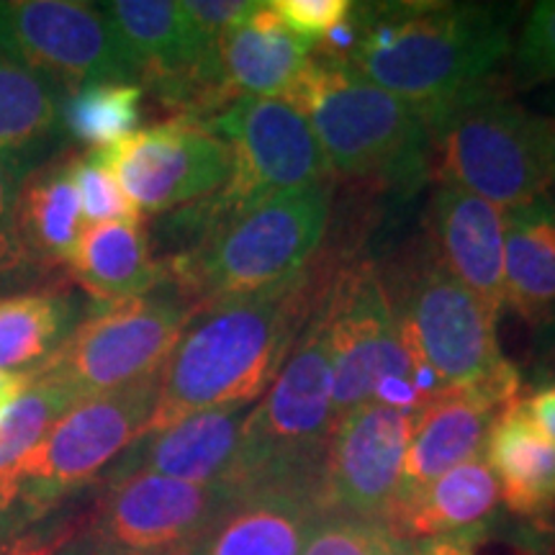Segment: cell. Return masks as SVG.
I'll return each mask as SVG.
<instances>
[{"mask_svg":"<svg viewBox=\"0 0 555 555\" xmlns=\"http://www.w3.org/2000/svg\"><path fill=\"white\" fill-rule=\"evenodd\" d=\"M525 399V397H522ZM522 399L491 422L486 457L506 512L530 522L555 519V446L525 412Z\"/></svg>","mask_w":555,"mask_h":555,"instance_id":"cell-22","label":"cell"},{"mask_svg":"<svg viewBox=\"0 0 555 555\" xmlns=\"http://www.w3.org/2000/svg\"><path fill=\"white\" fill-rule=\"evenodd\" d=\"M414 543L393 535L380 519L322 512L311 525L301 555H412Z\"/></svg>","mask_w":555,"mask_h":555,"instance_id":"cell-30","label":"cell"},{"mask_svg":"<svg viewBox=\"0 0 555 555\" xmlns=\"http://www.w3.org/2000/svg\"><path fill=\"white\" fill-rule=\"evenodd\" d=\"M208 127L232 155L227 185L211 196L219 214L309 189L330 176L314 129L288 101L245 95L208 119Z\"/></svg>","mask_w":555,"mask_h":555,"instance_id":"cell-10","label":"cell"},{"mask_svg":"<svg viewBox=\"0 0 555 555\" xmlns=\"http://www.w3.org/2000/svg\"><path fill=\"white\" fill-rule=\"evenodd\" d=\"M249 409L253 406L208 409L159 433L142 435L116 461L108 478L150 470L185 483L224 486L237 466L240 437Z\"/></svg>","mask_w":555,"mask_h":555,"instance_id":"cell-18","label":"cell"},{"mask_svg":"<svg viewBox=\"0 0 555 555\" xmlns=\"http://www.w3.org/2000/svg\"><path fill=\"white\" fill-rule=\"evenodd\" d=\"M29 378H31L29 371L26 373L0 371V412H3L5 406H11L13 401L24 393V388L29 386Z\"/></svg>","mask_w":555,"mask_h":555,"instance_id":"cell-39","label":"cell"},{"mask_svg":"<svg viewBox=\"0 0 555 555\" xmlns=\"http://www.w3.org/2000/svg\"><path fill=\"white\" fill-rule=\"evenodd\" d=\"M319 309L327 324L332 406L337 420L367 404L378 380L409 378L397 311L376 262L352 260L339 266Z\"/></svg>","mask_w":555,"mask_h":555,"instance_id":"cell-12","label":"cell"},{"mask_svg":"<svg viewBox=\"0 0 555 555\" xmlns=\"http://www.w3.org/2000/svg\"><path fill=\"white\" fill-rule=\"evenodd\" d=\"M0 54L67 90L131 82L134 67L99 3L0 0Z\"/></svg>","mask_w":555,"mask_h":555,"instance_id":"cell-11","label":"cell"},{"mask_svg":"<svg viewBox=\"0 0 555 555\" xmlns=\"http://www.w3.org/2000/svg\"><path fill=\"white\" fill-rule=\"evenodd\" d=\"M34 266L26 258V253L21 249L16 234L0 229V288L9 286L13 281H24V275L29 273Z\"/></svg>","mask_w":555,"mask_h":555,"instance_id":"cell-37","label":"cell"},{"mask_svg":"<svg viewBox=\"0 0 555 555\" xmlns=\"http://www.w3.org/2000/svg\"><path fill=\"white\" fill-rule=\"evenodd\" d=\"M69 298L60 291L0 296V371L44 363L65 339Z\"/></svg>","mask_w":555,"mask_h":555,"instance_id":"cell-28","label":"cell"},{"mask_svg":"<svg viewBox=\"0 0 555 555\" xmlns=\"http://www.w3.org/2000/svg\"><path fill=\"white\" fill-rule=\"evenodd\" d=\"M86 232L69 157H60L26 176L21 185L13 234L34 268L67 266Z\"/></svg>","mask_w":555,"mask_h":555,"instance_id":"cell-24","label":"cell"},{"mask_svg":"<svg viewBox=\"0 0 555 555\" xmlns=\"http://www.w3.org/2000/svg\"><path fill=\"white\" fill-rule=\"evenodd\" d=\"M54 551V547H31V551H18L13 555H50Z\"/></svg>","mask_w":555,"mask_h":555,"instance_id":"cell-41","label":"cell"},{"mask_svg":"<svg viewBox=\"0 0 555 555\" xmlns=\"http://www.w3.org/2000/svg\"><path fill=\"white\" fill-rule=\"evenodd\" d=\"M532 367H535V380H532V384H535V388L538 386H545V384H555V356L547 358L545 363L532 365Z\"/></svg>","mask_w":555,"mask_h":555,"instance_id":"cell-40","label":"cell"},{"mask_svg":"<svg viewBox=\"0 0 555 555\" xmlns=\"http://www.w3.org/2000/svg\"><path fill=\"white\" fill-rule=\"evenodd\" d=\"M499 515V486L481 455L435 478L425 489L399 496L384 519L406 543L468 538L483 543Z\"/></svg>","mask_w":555,"mask_h":555,"instance_id":"cell-19","label":"cell"},{"mask_svg":"<svg viewBox=\"0 0 555 555\" xmlns=\"http://www.w3.org/2000/svg\"><path fill=\"white\" fill-rule=\"evenodd\" d=\"M139 214L191 206L227 185L232 155L204 119L172 116L101 150Z\"/></svg>","mask_w":555,"mask_h":555,"instance_id":"cell-13","label":"cell"},{"mask_svg":"<svg viewBox=\"0 0 555 555\" xmlns=\"http://www.w3.org/2000/svg\"><path fill=\"white\" fill-rule=\"evenodd\" d=\"M29 172V165H21L16 159L0 155V229H5V232H13L18 193Z\"/></svg>","mask_w":555,"mask_h":555,"instance_id":"cell-35","label":"cell"},{"mask_svg":"<svg viewBox=\"0 0 555 555\" xmlns=\"http://www.w3.org/2000/svg\"><path fill=\"white\" fill-rule=\"evenodd\" d=\"M551 119H553V127H555V116H551ZM553 189H555V176H553Z\"/></svg>","mask_w":555,"mask_h":555,"instance_id":"cell-42","label":"cell"},{"mask_svg":"<svg viewBox=\"0 0 555 555\" xmlns=\"http://www.w3.org/2000/svg\"><path fill=\"white\" fill-rule=\"evenodd\" d=\"M322 512L319 483L247 486L221 506L189 555H301Z\"/></svg>","mask_w":555,"mask_h":555,"instance_id":"cell-17","label":"cell"},{"mask_svg":"<svg viewBox=\"0 0 555 555\" xmlns=\"http://www.w3.org/2000/svg\"><path fill=\"white\" fill-rule=\"evenodd\" d=\"M317 41L296 34L273 11L260 3L245 24L234 26L219 39V62L224 86L234 101L283 99L286 90L307 67Z\"/></svg>","mask_w":555,"mask_h":555,"instance_id":"cell-21","label":"cell"},{"mask_svg":"<svg viewBox=\"0 0 555 555\" xmlns=\"http://www.w3.org/2000/svg\"><path fill=\"white\" fill-rule=\"evenodd\" d=\"M335 422L327 324L317 307L266 399L249 409L237 466L224 486L232 494L268 481L322 486V463Z\"/></svg>","mask_w":555,"mask_h":555,"instance_id":"cell-7","label":"cell"},{"mask_svg":"<svg viewBox=\"0 0 555 555\" xmlns=\"http://www.w3.org/2000/svg\"><path fill=\"white\" fill-rule=\"evenodd\" d=\"M330 286L332 275L311 260L281 286L198 311L159 371L144 435L208 409L253 406L288 363Z\"/></svg>","mask_w":555,"mask_h":555,"instance_id":"cell-1","label":"cell"},{"mask_svg":"<svg viewBox=\"0 0 555 555\" xmlns=\"http://www.w3.org/2000/svg\"><path fill=\"white\" fill-rule=\"evenodd\" d=\"M429 159L440 183L502 211L527 206L553 191V119L519 106L494 82L429 124Z\"/></svg>","mask_w":555,"mask_h":555,"instance_id":"cell-6","label":"cell"},{"mask_svg":"<svg viewBox=\"0 0 555 555\" xmlns=\"http://www.w3.org/2000/svg\"><path fill=\"white\" fill-rule=\"evenodd\" d=\"M60 95L52 80L0 54V155L34 163L60 129Z\"/></svg>","mask_w":555,"mask_h":555,"instance_id":"cell-26","label":"cell"},{"mask_svg":"<svg viewBox=\"0 0 555 555\" xmlns=\"http://www.w3.org/2000/svg\"><path fill=\"white\" fill-rule=\"evenodd\" d=\"M350 16L358 39L343 62L425 111L433 124L494 86L517 11L494 3H365L352 5Z\"/></svg>","mask_w":555,"mask_h":555,"instance_id":"cell-2","label":"cell"},{"mask_svg":"<svg viewBox=\"0 0 555 555\" xmlns=\"http://www.w3.org/2000/svg\"><path fill=\"white\" fill-rule=\"evenodd\" d=\"M144 88L139 82H95L67 93L60 124L69 137L90 150H106L134 134L142 116Z\"/></svg>","mask_w":555,"mask_h":555,"instance_id":"cell-29","label":"cell"},{"mask_svg":"<svg viewBox=\"0 0 555 555\" xmlns=\"http://www.w3.org/2000/svg\"><path fill=\"white\" fill-rule=\"evenodd\" d=\"M201 206L198 240L165 260L168 283L196 314L262 294L307 270L327 240L332 183L322 180L232 214H219L211 196Z\"/></svg>","mask_w":555,"mask_h":555,"instance_id":"cell-3","label":"cell"},{"mask_svg":"<svg viewBox=\"0 0 555 555\" xmlns=\"http://www.w3.org/2000/svg\"><path fill=\"white\" fill-rule=\"evenodd\" d=\"M65 268L99 304H121L168 286V268L152 255L142 221L86 227Z\"/></svg>","mask_w":555,"mask_h":555,"instance_id":"cell-23","label":"cell"},{"mask_svg":"<svg viewBox=\"0 0 555 555\" xmlns=\"http://www.w3.org/2000/svg\"><path fill=\"white\" fill-rule=\"evenodd\" d=\"M412 414L367 401L335 422L322 463L324 512L380 519L397 502Z\"/></svg>","mask_w":555,"mask_h":555,"instance_id":"cell-15","label":"cell"},{"mask_svg":"<svg viewBox=\"0 0 555 555\" xmlns=\"http://www.w3.org/2000/svg\"><path fill=\"white\" fill-rule=\"evenodd\" d=\"M409 371L427 363L446 388H474L496 409L522 399V373L499 350V319L420 240L380 270Z\"/></svg>","mask_w":555,"mask_h":555,"instance_id":"cell-4","label":"cell"},{"mask_svg":"<svg viewBox=\"0 0 555 555\" xmlns=\"http://www.w3.org/2000/svg\"><path fill=\"white\" fill-rule=\"evenodd\" d=\"M512 75L517 88L555 80V0L532 5L519 34Z\"/></svg>","mask_w":555,"mask_h":555,"instance_id":"cell-32","label":"cell"},{"mask_svg":"<svg viewBox=\"0 0 555 555\" xmlns=\"http://www.w3.org/2000/svg\"><path fill=\"white\" fill-rule=\"evenodd\" d=\"M193 317L196 309L170 283L142 298L101 304L31 371L60 380L78 401L101 397L163 371Z\"/></svg>","mask_w":555,"mask_h":555,"instance_id":"cell-8","label":"cell"},{"mask_svg":"<svg viewBox=\"0 0 555 555\" xmlns=\"http://www.w3.org/2000/svg\"><path fill=\"white\" fill-rule=\"evenodd\" d=\"M283 101L314 129L330 176L412 191L427 172L429 119L347 62L311 54Z\"/></svg>","mask_w":555,"mask_h":555,"instance_id":"cell-5","label":"cell"},{"mask_svg":"<svg viewBox=\"0 0 555 555\" xmlns=\"http://www.w3.org/2000/svg\"><path fill=\"white\" fill-rule=\"evenodd\" d=\"M273 11L301 37L322 41L350 16V0H273Z\"/></svg>","mask_w":555,"mask_h":555,"instance_id":"cell-33","label":"cell"},{"mask_svg":"<svg viewBox=\"0 0 555 555\" xmlns=\"http://www.w3.org/2000/svg\"><path fill=\"white\" fill-rule=\"evenodd\" d=\"M31 373L24 393L0 412V512L13 506V478L24 457L41 446L54 422L78 404L60 380Z\"/></svg>","mask_w":555,"mask_h":555,"instance_id":"cell-27","label":"cell"},{"mask_svg":"<svg viewBox=\"0 0 555 555\" xmlns=\"http://www.w3.org/2000/svg\"><path fill=\"white\" fill-rule=\"evenodd\" d=\"M258 5V0H183V9L196 29L214 41L234 26L245 24Z\"/></svg>","mask_w":555,"mask_h":555,"instance_id":"cell-34","label":"cell"},{"mask_svg":"<svg viewBox=\"0 0 555 555\" xmlns=\"http://www.w3.org/2000/svg\"><path fill=\"white\" fill-rule=\"evenodd\" d=\"M69 170H73L86 224L93 227L108 224V221H142V214L127 198L121 185L116 183L101 150L69 155Z\"/></svg>","mask_w":555,"mask_h":555,"instance_id":"cell-31","label":"cell"},{"mask_svg":"<svg viewBox=\"0 0 555 555\" xmlns=\"http://www.w3.org/2000/svg\"><path fill=\"white\" fill-rule=\"evenodd\" d=\"M506 307L535 324L555 304V196L504 211Z\"/></svg>","mask_w":555,"mask_h":555,"instance_id":"cell-25","label":"cell"},{"mask_svg":"<svg viewBox=\"0 0 555 555\" xmlns=\"http://www.w3.org/2000/svg\"><path fill=\"white\" fill-rule=\"evenodd\" d=\"M157 393L159 373L69 406L18 466L13 504L21 499L39 512L93 481L147 433Z\"/></svg>","mask_w":555,"mask_h":555,"instance_id":"cell-9","label":"cell"},{"mask_svg":"<svg viewBox=\"0 0 555 555\" xmlns=\"http://www.w3.org/2000/svg\"><path fill=\"white\" fill-rule=\"evenodd\" d=\"M496 414L499 409L474 388H446L425 401L412 414L399 496L414 494L481 455Z\"/></svg>","mask_w":555,"mask_h":555,"instance_id":"cell-20","label":"cell"},{"mask_svg":"<svg viewBox=\"0 0 555 555\" xmlns=\"http://www.w3.org/2000/svg\"><path fill=\"white\" fill-rule=\"evenodd\" d=\"M474 540L466 538H437L414 543L412 555H478Z\"/></svg>","mask_w":555,"mask_h":555,"instance_id":"cell-38","label":"cell"},{"mask_svg":"<svg viewBox=\"0 0 555 555\" xmlns=\"http://www.w3.org/2000/svg\"><path fill=\"white\" fill-rule=\"evenodd\" d=\"M229 499L221 483L196 486L150 470L108 478L90 525L99 555H189Z\"/></svg>","mask_w":555,"mask_h":555,"instance_id":"cell-14","label":"cell"},{"mask_svg":"<svg viewBox=\"0 0 555 555\" xmlns=\"http://www.w3.org/2000/svg\"><path fill=\"white\" fill-rule=\"evenodd\" d=\"M429 255L496 319L506 309L504 211L457 185L440 183L425 211Z\"/></svg>","mask_w":555,"mask_h":555,"instance_id":"cell-16","label":"cell"},{"mask_svg":"<svg viewBox=\"0 0 555 555\" xmlns=\"http://www.w3.org/2000/svg\"><path fill=\"white\" fill-rule=\"evenodd\" d=\"M522 404L532 425L555 446V384L538 386L530 397L522 399Z\"/></svg>","mask_w":555,"mask_h":555,"instance_id":"cell-36","label":"cell"}]
</instances>
